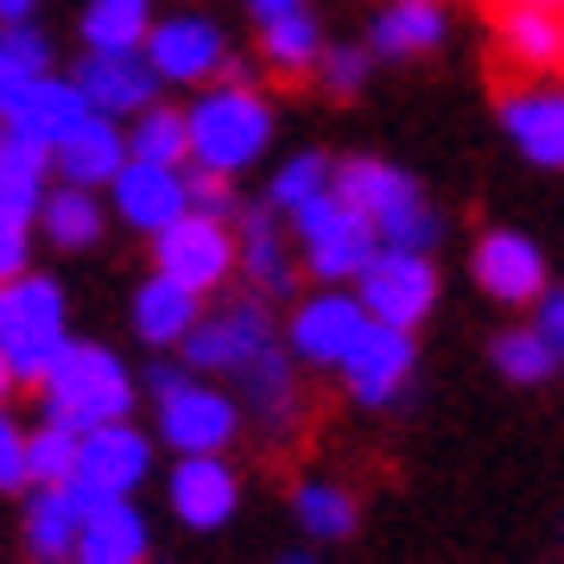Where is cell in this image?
Segmentation results:
<instances>
[{"instance_id":"6da1fadb","label":"cell","mask_w":564,"mask_h":564,"mask_svg":"<svg viewBox=\"0 0 564 564\" xmlns=\"http://www.w3.org/2000/svg\"><path fill=\"white\" fill-rule=\"evenodd\" d=\"M273 133H280V108L260 83H209L184 102V147H191L184 165L235 184L273 153Z\"/></svg>"},{"instance_id":"7a4b0ae2","label":"cell","mask_w":564,"mask_h":564,"mask_svg":"<svg viewBox=\"0 0 564 564\" xmlns=\"http://www.w3.org/2000/svg\"><path fill=\"white\" fill-rule=\"evenodd\" d=\"M39 393V425H57V432H96V425H121L133 419V400H140V381H133V368L108 343H83L70 336L64 343V356L32 381Z\"/></svg>"},{"instance_id":"3957f363","label":"cell","mask_w":564,"mask_h":564,"mask_svg":"<svg viewBox=\"0 0 564 564\" xmlns=\"http://www.w3.org/2000/svg\"><path fill=\"white\" fill-rule=\"evenodd\" d=\"M330 191L356 209L361 223L375 229V248H406V254H432L437 235H444V216L425 197V184L412 178L406 165L393 159H336L330 165Z\"/></svg>"},{"instance_id":"277c9868","label":"cell","mask_w":564,"mask_h":564,"mask_svg":"<svg viewBox=\"0 0 564 564\" xmlns=\"http://www.w3.org/2000/svg\"><path fill=\"white\" fill-rule=\"evenodd\" d=\"M70 343V299L52 273H20L0 285V356L13 368V381L32 387Z\"/></svg>"},{"instance_id":"5b68a950","label":"cell","mask_w":564,"mask_h":564,"mask_svg":"<svg viewBox=\"0 0 564 564\" xmlns=\"http://www.w3.org/2000/svg\"><path fill=\"white\" fill-rule=\"evenodd\" d=\"M241 432H248V419L223 381L184 375L178 387H165L153 400V444H165L172 457H229Z\"/></svg>"},{"instance_id":"8992f818","label":"cell","mask_w":564,"mask_h":564,"mask_svg":"<svg viewBox=\"0 0 564 564\" xmlns=\"http://www.w3.org/2000/svg\"><path fill=\"white\" fill-rule=\"evenodd\" d=\"M285 241H292L299 267H305L317 285H356V273L375 260V229H368L336 191L311 197L305 209H292V216H285Z\"/></svg>"},{"instance_id":"52a82bcc","label":"cell","mask_w":564,"mask_h":564,"mask_svg":"<svg viewBox=\"0 0 564 564\" xmlns=\"http://www.w3.org/2000/svg\"><path fill=\"white\" fill-rule=\"evenodd\" d=\"M267 349H280L273 311L260 305V299H223V305H204L197 330L184 336L178 361L191 375L216 381V375H241V368L254 356H267Z\"/></svg>"},{"instance_id":"ba28073f","label":"cell","mask_w":564,"mask_h":564,"mask_svg":"<svg viewBox=\"0 0 564 564\" xmlns=\"http://www.w3.org/2000/svg\"><path fill=\"white\" fill-rule=\"evenodd\" d=\"M153 482V432L147 425H96V432L77 437V469H70V495L83 508L96 501H133L140 488Z\"/></svg>"},{"instance_id":"9c48e42d","label":"cell","mask_w":564,"mask_h":564,"mask_svg":"<svg viewBox=\"0 0 564 564\" xmlns=\"http://www.w3.org/2000/svg\"><path fill=\"white\" fill-rule=\"evenodd\" d=\"M356 305L368 311V324H387V330H419L437 311V260L432 254H406V248H375V260L356 273Z\"/></svg>"},{"instance_id":"30bf717a","label":"cell","mask_w":564,"mask_h":564,"mask_svg":"<svg viewBox=\"0 0 564 564\" xmlns=\"http://www.w3.org/2000/svg\"><path fill=\"white\" fill-rule=\"evenodd\" d=\"M140 57H147V70H153V83L165 89H209V83L223 77V64H229V32L216 26L209 13H197V7H184V13H159L153 32H147V45H140Z\"/></svg>"},{"instance_id":"8fae6325","label":"cell","mask_w":564,"mask_h":564,"mask_svg":"<svg viewBox=\"0 0 564 564\" xmlns=\"http://www.w3.org/2000/svg\"><path fill=\"white\" fill-rule=\"evenodd\" d=\"M361 330H368V311L356 305V292L349 285H317V292L292 299L280 324V349L299 368H343L349 349L361 343Z\"/></svg>"},{"instance_id":"7c38bea8","label":"cell","mask_w":564,"mask_h":564,"mask_svg":"<svg viewBox=\"0 0 564 564\" xmlns=\"http://www.w3.org/2000/svg\"><path fill=\"white\" fill-rule=\"evenodd\" d=\"M153 273L178 280L197 299H216L235 280V223H216V216H197V209L178 216L153 241Z\"/></svg>"},{"instance_id":"4fadbf2b","label":"cell","mask_w":564,"mask_h":564,"mask_svg":"<svg viewBox=\"0 0 564 564\" xmlns=\"http://www.w3.org/2000/svg\"><path fill=\"white\" fill-rule=\"evenodd\" d=\"M469 280L482 285V299L495 305H539L545 299V285H552V260L539 248L533 235L520 229H482L476 235V248H469Z\"/></svg>"},{"instance_id":"5bb4252c","label":"cell","mask_w":564,"mask_h":564,"mask_svg":"<svg viewBox=\"0 0 564 564\" xmlns=\"http://www.w3.org/2000/svg\"><path fill=\"white\" fill-rule=\"evenodd\" d=\"M412 375H419V336L387 330V324H368L361 343L349 349V361L336 368L343 393H349L361 412H387L393 400H406Z\"/></svg>"},{"instance_id":"9a60e30c","label":"cell","mask_w":564,"mask_h":564,"mask_svg":"<svg viewBox=\"0 0 564 564\" xmlns=\"http://www.w3.org/2000/svg\"><path fill=\"white\" fill-rule=\"evenodd\" d=\"M495 121H501L508 147L533 172H564V77H539V83L501 89Z\"/></svg>"},{"instance_id":"2e32d148","label":"cell","mask_w":564,"mask_h":564,"mask_svg":"<svg viewBox=\"0 0 564 564\" xmlns=\"http://www.w3.org/2000/svg\"><path fill=\"white\" fill-rule=\"evenodd\" d=\"M108 197V223L133 229L140 241H159L178 216H191V197H184V165H147V159H128Z\"/></svg>"},{"instance_id":"e0dca14e","label":"cell","mask_w":564,"mask_h":564,"mask_svg":"<svg viewBox=\"0 0 564 564\" xmlns=\"http://www.w3.org/2000/svg\"><path fill=\"white\" fill-rule=\"evenodd\" d=\"M229 393L235 406H241V419H254L260 437H273V444H285V437L305 425V375H299V361L285 356V349H267V356H254L241 375H229Z\"/></svg>"},{"instance_id":"ac0fdd59","label":"cell","mask_w":564,"mask_h":564,"mask_svg":"<svg viewBox=\"0 0 564 564\" xmlns=\"http://www.w3.org/2000/svg\"><path fill=\"white\" fill-rule=\"evenodd\" d=\"M235 280H248L260 305H280V299H299V254L285 241V223L267 204L241 209L235 216Z\"/></svg>"},{"instance_id":"d6986e66","label":"cell","mask_w":564,"mask_h":564,"mask_svg":"<svg viewBox=\"0 0 564 564\" xmlns=\"http://www.w3.org/2000/svg\"><path fill=\"white\" fill-rule=\"evenodd\" d=\"M165 508L191 533H223L241 513V476L229 457H172L165 469Z\"/></svg>"},{"instance_id":"ffe728a7","label":"cell","mask_w":564,"mask_h":564,"mask_svg":"<svg viewBox=\"0 0 564 564\" xmlns=\"http://www.w3.org/2000/svg\"><path fill=\"white\" fill-rule=\"evenodd\" d=\"M488 45L520 83L564 77V13L539 7H495L488 13Z\"/></svg>"},{"instance_id":"44dd1931","label":"cell","mask_w":564,"mask_h":564,"mask_svg":"<svg viewBox=\"0 0 564 564\" xmlns=\"http://www.w3.org/2000/svg\"><path fill=\"white\" fill-rule=\"evenodd\" d=\"M70 83H77V96L89 115H102V121H133L140 108L159 102V83L153 70H147V57L140 52H83V64L70 70Z\"/></svg>"},{"instance_id":"7402d4cb","label":"cell","mask_w":564,"mask_h":564,"mask_svg":"<svg viewBox=\"0 0 564 564\" xmlns=\"http://www.w3.org/2000/svg\"><path fill=\"white\" fill-rule=\"evenodd\" d=\"M83 115H89V108H83L77 83L64 77V70H45V77L20 83V89L0 102V133H20V140H32V147H45V153H52Z\"/></svg>"},{"instance_id":"603a6c76","label":"cell","mask_w":564,"mask_h":564,"mask_svg":"<svg viewBox=\"0 0 564 564\" xmlns=\"http://www.w3.org/2000/svg\"><path fill=\"white\" fill-rule=\"evenodd\" d=\"M444 39H451V7L444 0H381L361 52L381 57V64H412V57H432Z\"/></svg>"},{"instance_id":"cb8c5ba5","label":"cell","mask_w":564,"mask_h":564,"mask_svg":"<svg viewBox=\"0 0 564 564\" xmlns=\"http://www.w3.org/2000/svg\"><path fill=\"white\" fill-rule=\"evenodd\" d=\"M52 184H77V191H96L102 197L115 172L128 165V140H121V121H102V115H83L77 128L57 140L52 153Z\"/></svg>"},{"instance_id":"d4e9b609","label":"cell","mask_w":564,"mask_h":564,"mask_svg":"<svg viewBox=\"0 0 564 564\" xmlns=\"http://www.w3.org/2000/svg\"><path fill=\"white\" fill-rule=\"evenodd\" d=\"M197 317H204V299H197V292H184L178 280H165V273H147V280L133 285L128 324H133V336H140L153 356H178L184 336L197 330Z\"/></svg>"},{"instance_id":"484cf974","label":"cell","mask_w":564,"mask_h":564,"mask_svg":"<svg viewBox=\"0 0 564 564\" xmlns=\"http://www.w3.org/2000/svg\"><path fill=\"white\" fill-rule=\"evenodd\" d=\"M153 558V520L140 501H96L83 508L77 527V558L70 564H147Z\"/></svg>"},{"instance_id":"4316f807","label":"cell","mask_w":564,"mask_h":564,"mask_svg":"<svg viewBox=\"0 0 564 564\" xmlns=\"http://www.w3.org/2000/svg\"><path fill=\"white\" fill-rule=\"evenodd\" d=\"M108 229V204L96 191H77V184H45V197L32 209V235H45L57 254H89Z\"/></svg>"},{"instance_id":"83f0119b","label":"cell","mask_w":564,"mask_h":564,"mask_svg":"<svg viewBox=\"0 0 564 564\" xmlns=\"http://www.w3.org/2000/svg\"><path fill=\"white\" fill-rule=\"evenodd\" d=\"M77 527H83V501L70 488H26L20 539H26L32 564H70L77 558Z\"/></svg>"},{"instance_id":"f1b7e54d","label":"cell","mask_w":564,"mask_h":564,"mask_svg":"<svg viewBox=\"0 0 564 564\" xmlns=\"http://www.w3.org/2000/svg\"><path fill=\"white\" fill-rule=\"evenodd\" d=\"M292 520L305 527L311 545H343L361 527V501L356 488L336 482V476H299L292 482Z\"/></svg>"},{"instance_id":"f546056e","label":"cell","mask_w":564,"mask_h":564,"mask_svg":"<svg viewBox=\"0 0 564 564\" xmlns=\"http://www.w3.org/2000/svg\"><path fill=\"white\" fill-rule=\"evenodd\" d=\"M153 20H159L153 0H83V20H77L83 52H96V57L140 52L147 32H153Z\"/></svg>"},{"instance_id":"4dcf8cb0","label":"cell","mask_w":564,"mask_h":564,"mask_svg":"<svg viewBox=\"0 0 564 564\" xmlns=\"http://www.w3.org/2000/svg\"><path fill=\"white\" fill-rule=\"evenodd\" d=\"M324 45H330V39H324V26L311 20V7L260 26V64H267L273 77H292V83L311 77V64L324 57Z\"/></svg>"},{"instance_id":"1f68e13d","label":"cell","mask_w":564,"mask_h":564,"mask_svg":"<svg viewBox=\"0 0 564 564\" xmlns=\"http://www.w3.org/2000/svg\"><path fill=\"white\" fill-rule=\"evenodd\" d=\"M488 361H495V375L513 381V387H545L552 375H558L564 356L533 330V324H508V330L488 343Z\"/></svg>"},{"instance_id":"d6a6232c","label":"cell","mask_w":564,"mask_h":564,"mask_svg":"<svg viewBox=\"0 0 564 564\" xmlns=\"http://www.w3.org/2000/svg\"><path fill=\"white\" fill-rule=\"evenodd\" d=\"M121 140H128V159H147V165H184L191 147H184V108L153 102L140 108L133 121H121Z\"/></svg>"},{"instance_id":"836d02e7","label":"cell","mask_w":564,"mask_h":564,"mask_svg":"<svg viewBox=\"0 0 564 564\" xmlns=\"http://www.w3.org/2000/svg\"><path fill=\"white\" fill-rule=\"evenodd\" d=\"M330 153H317V147H305V153L280 159L273 172H267V209L273 216H292V209H305L311 197H324L330 191Z\"/></svg>"},{"instance_id":"e575fe53","label":"cell","mask_w":564,"mask_h":564,"mask_svg":"<svg viewBox=\"0 0 564 564\" xmlns=\"http://www.w3.org/2000/svg\"><path fill=\"white\" fill-rule=\"evenodd\" d=\"M45 184H52L45 147H32V140H20V133H0V197L32 216L39 197H45Z\"/></svg>"},{"instance_id":"d590c367","label":"cell","mask_w":564,"mask_h":564,"mask_svg":"<svg viewBox=\"0 0 564 564\" xmlns=\"http://www.w3.org/2000/svg\"><path fill=\"white\" fill-rule=\"evenodd\" d=\"M77 469V437L57 425H26V488H64Z\"/></svg>"},{"instance_id":"8d00e7d4","label":"cell","mask_w":564,"mask_h":564,"mask_svg":"<svg viewBox=\"0 0 564 564\" xmlns=\"http://www.w3.org/2000/svg\"><path fill=\"white\" fill-rule=\"evenodd\" d=\"M368 70H375V57L361 52V45H324V57L311 64V83H317L330 102H349L361 83H368Z\"/></svg>"},{"instance_id":"74e56055","label":"cell","mask_w":564,"mask_h":564,"mask_svg":"<svg viewBox=\"0 0 564 564\" xmlns=\"http://www.w3.org/2000/svg\"><path fill=\"white\" fill-rule=\"evenodd\" d=\"M0 64H7V70H13L20 83H32V77H45V70H57L45 26H39V20H26V26H0Z\"/></svg>"},{"instance_id":"f35d334b","label":"cell","mask_w":564,"mask_h":564,"mask_svg":"<svg viewBox=\"0 0 564 564\" xmlns=\"http://www.w3.org/2000/svg\"><path fill=\"white\" fill-rule=\"evenodd\" d=\"M32 241H39V235H32V216L0 197V285L20 280V273L32 267Z\"/></svg>"},{"instance_id":"ab89813d","label":"cell","mask_w":564,"mask_h":564,"mask_svg":"<svg viewBox=\"0 0 564 564\" xmlns=\"http://www.w3.org/2000/svg\"><path fill=\"white\" fill-rule=\"evenodd\" d=\"M184 197H191L197 216H216V223H235V216L248 209L229 178H209V172H191V165H184Z\"/></svg>"},{"instance_id":"60d3db41","label":"cell","mask_w":564,"mask_h":564,"mask_svg":"<svg viewBox=\"0 0 564 564\" xmlns=\"http://www.w3.org/2000/svg\"><path fill=\"white\" fill-rule=\"evenodd\" d=\"M26 488V425L13 419V406H0V495Z\"/></svg>"},{"instance_id":"b9f144b4","label":"cell","mask_w":564,"mask_h":564,"mask_svg":"<svg viewBox=\"0 0 564 564\" xmlns=\"http://www.w3.org/2000/svg\"><path fill=\"white\" fill-rule=\"evenodd\" d=\"M533 330L552 343L564 356V285H545V299H539V317H533Z\"/></svg>"},{"instance_id":"7bdbcfd3","label":"cell","mask_w":564,"mask_h":564,"mask_svg":"<svg viewBox=\"0 0 564 564\" xmlns=\"http://www.w3.org/2000/svg\"><path fill=\"white\" fill-rule=\"evenodd\" d=\"M184 375H191L184 361H165V356H153V368H147V375H133V381H140V387H147V393L159 400V393H165V387H178Z\"/></svg>"},{"instance_id":"ee69618b","label":"cell","mask_w":564,"mask_h":564,"mask_svg":"<svg viewBox=\"0 0 564 564\" xmlns=\"http://www.w3.org/2000/svg\"><path fill=\"white\" fill-rule=\"evenodd\" d=\"M311 0H248V13H254L260 26H267V20H285V13H305Z\"/></svg>"},{"instance_id":"f6af8a7d","label":"cell","mask_w":564,"mask_h":564,"mask_svg":"<svg viewBox=\"0 0 564 564\" xmlns=\"http://www.w3.org/2000/svg\"><path fill=\"white\" fill-rule=\"evenodd\" d=\"M39 13V0H0V26H26Z\"/></svg>"},{"instance_id":"bcb514c9","label":"cell","mask_w":564,"mask_h":564,"mask_svg":"<svg viewBox=\"0 0 564 564\" xmlns=\"http://www.w3.org/2000/svg\"><path fill=\"white\" fill-rule=\"evenodd\" d=\"M488 13H495V7H539V13H564V0H482Z\"/></svg>"},{"instance_id":"7dc6e473","label":"cell","mask_w":564,"mask_h":564,"mask_svg":"<svg viewBox=\"0 0 564 564\" xmlns=\"http://www.w3.org/2000/svg\"><path fill=\"white\" fill-rule=\"evenodd\" d=\"M13 393H20V381H13V368H7V356H0V406H7Z\"/></svg>"},{"instance_id":"c3c4849f","label":"cell","mask_w":564,"mask_h":564,"mask_svg":"<svg viewBox=\"0 0 564 564\" xmlns=\"http://www.w3.org/2000/svg\"><path fill=\"white\" fill-rule=\"evenodd\" d=\"M280 564H324V558H311V552H285Z\"/></svg>"}]
</instances>
